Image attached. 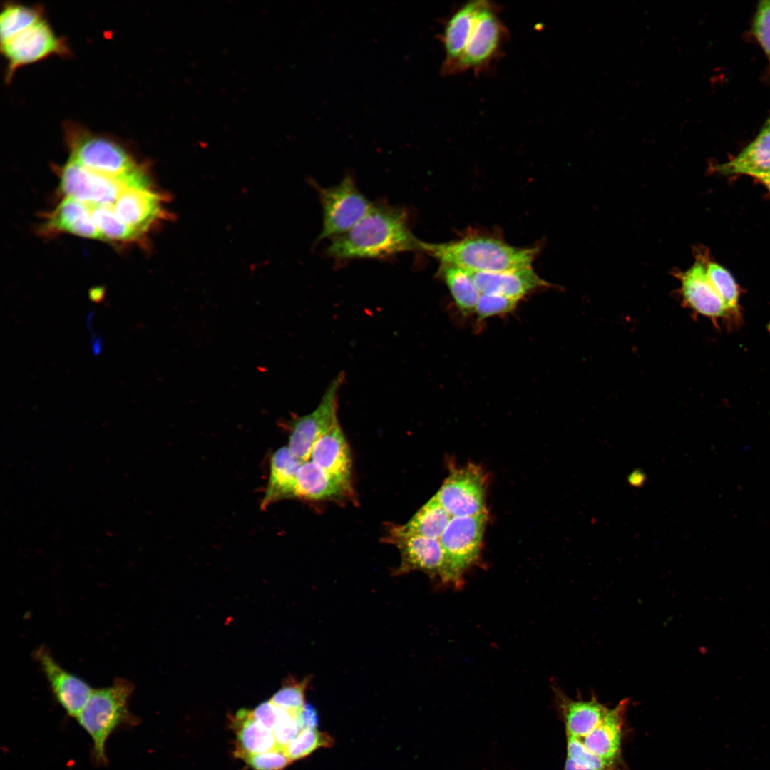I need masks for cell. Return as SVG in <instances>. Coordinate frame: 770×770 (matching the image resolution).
Returning a JSON list of instances; mask_svg holds the SVG:
<instances>
[{
	"label": "cell",
	"instance_id": "cell-11",
	"mask_svg": "<svg viewBox=\"0 0 770 770\" xmlns=\"http://www.w3.org/2000/svg\"><path fill=\"white\" fill-rule=\"evenodd\" d=\"M435 496L452 516H473L485 513V474L473 464L457 468L449 474Z\"/></svg>",
	"mask_w": 770,
	"mask_h": 770
},
{
	"label": "cell",
	"instance_id": "cell-22",
	"mask_svg": "<svg viewBox=\"0 0 770 770\" xmlns=\"http://www.w3.org/2000/svg\"><path fill=\"white\" fill-rule=\"evenodd\" d=\"M719 173L747 175L759 180L770 174V115L755 139L736 156L717 165Z\"/></svg>",
	"mask_w": 770,
	"mask_h": 770
},
{
	"label": "cell",
	"instance_id": "cell-3",
	"mask_svg": "<svg viewBox=\"0 0 770 770\" xmlns=\"http://www.w3.org/2000/svg\"><path fill=\"white\" fill-rule=\"evenodd\" d=\"M134 686L129 680L115 679L107 687L93 690L76 719L92 741L91 759L98 766L108 764V739L118 728L131 727L138 719L129 709Z\"/></svg>",
	"mask_w": 770,
	"mask_h": 770
},
{
	"label": "cell",
	"instance_id": "cell-13",
	"mask_svg": "<svg viewBox=\"0 0 770 770\" xmlns=\"http://www.w3.org/2000/svg\"><path fill=\"white\" fill-rule=\"evenodd\" d=\"M34 657L57 702L69 717L76 719L93 689L83 679L62 667L46 647L37 648Z\"/></svg>",
	"mask_w": 770,
	"mask_h": 770
},
{
	"label": "cell",
	"instance_id": "cell-29",
	"mask_svg": "<svg viewBox=\"0 0 770 770\" xmlns=\"http://www.w3.org/2000/svg\"><path fill=\"white\" fill-rule=\"evenodd\" d=\"M89 207L101 240L116 243H131L142 240L135 230L115 214L111 207Z\"/></svg>",
	"mask_w": 770,
	"mask_h": 770
},
{
	"label": "cell",
	"instance_id": "cell-20",
	"mask_svg": "<svg viewBox=\"0 0 770 770\" xmlns=\"http://www.w3.org/2000/svg\"><path fill=\"white\" fill-rule=\"evenodd\" d=\"M41 231L45 235L68 233L89 239L101 240L90 207L71 197L63 200L45 215Z\"/></svg>",
	"mask_w": 770,
	"mask_h": 770
},
{
	"label": "cell",
	"instance_id": "cell-10",
	"mask_svg": "<svg viewBox=\"0 0 770 770\" xmlns=\"http://www.w3.org/2000/svg\"><path fill=\"white\" fill-rule=\"evenodd\" d=\"M344 379V373H339L327 388L316 409L293 421L288 448L300 461L309 460L316 441L338 422V396Z\"/></svg>",
	"mask_w": 770,
	"mask_h": 770
},
{
	"label": "cell",
	"instance_id": "cell-24",
	"mask_svg": "<svg viewBox=\"0 0 770 770\" xmlns=\"http://www.w3.org/2000/svg\"><path fill=\"white\" fill-rule=\"evenodd\" d=\"M232 724L236 736L234 751L236 757L243 759L278 748L273 732L260 724L255 719L252 710L240 709Z\"/></svg>",
	"mask_w": 770,
	"mask_h": 770
},
{
	"label": "cell",
	"instance_id": "cell-23",
	"mask_svg": "<svg viewBox=\"0 0 770 770\" xmlns=\"http://www.w3.org/2000/svg\"><path fill=\"white\" fill-rule=\"evenodd\" d=\"M351 488L345 486L311 460L299 466L294 489V497L307 500H339L348 496Z\"/></svg>",
	"mask_w": 770,
	"mask_h": 770
},
{
	"label": "cell",
	"instance_id": "cell-37",
	"mask_svg": "<svg viewBox=\"0 0 770 770\" xmlns=\"http://www.w3.org/2000/svg\"><path fill=\"white\" fill-rule=\"evenodd\" d=\"M297 716V714L284 710L282 717L273 730L279 748L284 750L302 731Z\"/></svg>",
	"mask_w": 770,
	"mask_h": 770
},
{
	"label": "cell",
	"instance_id": "cell-17",
	"mask_svg": "<svg viewBox=\"0 0 770 770\" xmlns=\"http://www.w3.org/2000/svg\"><path fill=\"white\" fill-rule=\"evenodd\" d=\"M553 692L566 736L584 738L604 720L610 709L594 694L590 699H573L558 687H553Z\"/></svg>",
	"mask_w": 770,
	"mask_h": 770
},
{
	"label": "cell",
	"instance_id": "cell-8",
	"mask_svg": "<svg viewBox=\"0 0 770 770\" xmlns=\"http://www.w3.org/2000/svg\"><path fill=\"white\" fill-rule=\"evenodd\" d=\"M317 190L323 211L322 230L317 241L347 232L372 207L349 175L334 186L318 187Z\"/></svg>",
	"mask_w": 770,
	"mask_h": 770
},
{
	"label": "cell",
	"instance_id": "cell-6",
	"mask_svg": "<svg viewBox=\"0 0 770 770\" xmlns=\"http://www.w3.org/2000/svg\"><path fill=\"white\" fill-rule=\"evenodd\" d=\"M58 171L64 197L89 207H112L123 190L142 176V169L138 168L122 178H111L89 170L71 158Z\"/></svg>",
	"mask_w": 770,
	"mask_h": 770
},
{
	"label": "cell",
	"instance_id": "cell-4",
	"mask_svg": "<svg viewBox=\"0 0 770 770\" xmlns=\"http://www.w3.org/2000/svg\"><path fill=\"white\" fill-rule=\"evenodd\" d=\"M63 133L69 158L89 170L119 178L141 165L125 145L113 137L95 133L71 121L64 123Z\"/></svg>",
	"mask_w": 770,
	"mask_h": 770
},
{
	"label": "cell",
	"instance_id": "cell-2",
	"mask_svg": "<svg viewBox=\"0 0 770 770\" xmlns=\"http://www.w3.org/2000/svg\"><path fill=\"white\" fill-rule=\"evenodd\" d=\"M421 251L440 263L454 265L472 273H478L530 267L538 248L518 247L496 237L470 235L446 242H422Z\"/></svg>",
	"mask_w": 770,
	"mask_h": 770
},
{
	"label": "cell",
	"instance_id": "cell-35",
	"mask_svg": "<svg viewBox=\"0 0 770 770\" xmlns=\"http://www.w3.org/2000/svg\"><path fill=\"white\" fill-rule=\"evenodd\" d=\"M242 760L254 770H282L292 763L285 751L279 747Z\"/></svg>",
	"mask_w": 770,
	"mask_h": 770
},
{
	"label": "cell",
	"instance_id": "cell-18",
	"mask_svg": "<svg viewBox=\"0 0 770 770\" xmlns=\"http://www.w3.org/2000/svg\"><path fill=\"white\" fill-rule=\"evenodd\" d=\"M480 293L503 295L520 302L538 289L548 287L532 266L498 272L472 273Z\"/></svg>",
	"mask_w": 770,
	"mask_h": 770
},
{
	"label": "cell",
	"instance_id": "cell-5",
	"mask_svg": "<svg viewBox=\"0 0 770 770\" xmlns=\"http://www.w3.org/2000/svg\"><path fill=\"white\" fill-rule=\"evenodd\" d=\"M487 512L466 517L452 516L439 540L443 554L440 581L458 586L465 573L478 559Z\"/></svg>",
	"mask_w": 770,
	"mask_h": 770
},
{
	"label": "cell",
	"instance_id": "cell-39",
	"mask_svg": "<svg viewBox=\"0 0 770 770\" xmlns=\"http://www.w3.org/2000/svg\"><path fill=\"white\" fill-rule=\"evenodd\" d=\"M298 722L302 729H316L319 724L318 713L313 705L305 703L297 716Z\"/></svg>",
	"mask_w": 770,
	"mask_h": 770
},
{
	"label": "cell",
	"instance_id": "cell-33",
	"mask_svg": "<svg viewBox=\"0 0 770 770\" xmlns=\"http://www.w3.org/2000/svg\"><path fill=\"white\" fill-rule=\"evenodd\" d=\"M520 302L496 294L481 293L474 314L477 321L481 322L494 316L512 312Z\"/></svg>",
	"mask_w": 770,
	"mask_h": 770
},
{
	"label": "cell",
	"instance_id": "cell-7",
	"mask_svg": "<svg viewBox=\"0 0 770 770\" xmlns=\"http://www.w3.org/2000/svg\"><path fill=\"white\" fill-rule=\"evenodd\" d=\"M1 51L7 63L6 83L11 81L16 71L22 66L52 56L69 57L71 55L67 40L56 35L46 16L1 45Z\"/></svg>",
	"mask_w": 770,
	"mask_h": 770
},
{
	"label": "cell",
	"instance_id": "cell-30",
	"mask_svg": "<svg viewBox=\"0 0 770 770\" xmlns=\"http://www.w3.org/2000/svg\"><path fill=\"white\" fill-rule=\"evenodd\" d=\"M333 744V739L327 733L316 729H302L284 751L292 762L309 756L319 748L331 747Z\"/></svg>",
	"mask_w": 770,
	"mask_h": 770
},
{
	"label": "cell",
	"instance_id": "cell-42",
	"mask_svg": "<svg viewBox=\"0 0 770 770\" xmlns=\"http://www.w3.org/2000/svg\"><path fill=\"white\" fill-rule=\"evenodd\" d=\"M759 180L768 188L770 191V174L759 179Z\"/></svg>",
	"mask_w": 770,
	"mask_h": 770
},
{
	"label": "cell",
	"instance_id": "cell-32",
	"mask_svg": "<svg viewBox=\"0 0 770 770\" xmlns=\"http://www.w3.org/2000/svg\"><path fill=\"white\" fill-rule=\"evenodd\" d=\"M308 684L309 678L300 682L288 679L270 700L277 707L298 714L305 704L304 693Z\"/></svg>",
	"mask_w": 770,
	"mask_h": 770
},
{
	"label": "cell",
	"instance_id": "cell-34",
	"mask_svg": "<svg viewBox=\"0 0 770 770\" xmlns=\"http://www.w3.org/2000/svg\"><path fill=\"white\" fill-rule=\"evenodd\" d=\"M567 738V756L575 764L592 770H621L615 764L591 753L580 739Z\"/></svg>",
	"mask_w": 770,
	"mask_h": 770
},
{
	"label": "cell",
	"instance_id": "cell-12",
	"mask_svg": "<svg viewBox=\"0 0 770 770\" xmlns=\"http://www.w3.org/2000/svg\"><path fill=\"white\" fill-rule=\"evenodd\" d=\"M163 201L147 177L123 190L111 208L143 238L161 218Z\"/></svg>",
	"mask_w": 770,
	"mask_h": 770
},
{
	"label": "cell",
	"instance_id": "cell-36",
	"mask_svg": "<svg viewBox=\"0 0 770 770\" xmlns=\"http://www.w3.org/2000/svg\"><path fill=\"white\" fill-rule=\"evenodd\" d=\"M753 33L770 64V0L759 3L753 21Z\"/></svg>",
	"mask_w": 770,
	"mask_h": 770
},
{
	"label": "cell",
	"instance_id": "cell-41",
	"mask_svg": "<svg viewBox=\"0 0 770 770\" xmlns=\"http://www.w3.org/2000/svg\"><path fill=\"white\" fill-rule=\"evenodd\" d=\"M103 289L102 288L93 289L90 292V299L96 302H99L103 299Z\"/></svg>",
	"mask_w": 770,
	"mask_h": 770
},
{
	"label": "cell",
	"instance_id": "cell-31",
	"mask_svg": "<svg viewBox=\"0 0 770 770\" xmlns=\"http://www.w3.org/2000/svg\"><path fill=\"white\" fill-rule=\"evenodd\" d=\"M709 278L728 310H738L739 290L732 275L722 266L707 262Z\"/></svg>",
	"mask_w": 770,
	"mask_h": 770
},
{
	"label": "cell",
	"instance_id": "cell-21",
	"mask_svg": "<svg viewBox=\"0 0 770 770\" xmlns=\"http://www.w3.org/2000/svg\"><path fill=\"white\" fill-rule=\"evenodd\" d=\"M309 460L351 488V457L339 422L316 441Z\"/></svg>",
	"mask_w": 770,
	"mask_h": 770
},
{
	"label": "cell",
	"instance_id": "cell-19",
	"mask_svg": "<svg viewBox=\"0 0 770 770\" xmlns=\"http://www.w3.org/2000/svg\"><path fill=\"white\" fill-rule=\"evenodd\" d=\"M483 1V0L467 1L458 7L446 19L440 34L445 54L441 69L443 74H453Z\"/></svg>",
	"mask_w": 770,
	"mask_h": 770
},
{
	"label": "cell",
	"instance_id": "cell-1",
	"mask_svg": "<svg viewBox=\"0 0 770 770\" xmlns=\"http://www.w3.org/2000/svg\"><path fill=\"white\" fill-rule=\"evenodd\" d=\"M421 243L411 232L404 210L379 205L349 230L332 238L326 253L337 260L383 259L421 250Z\"/></svg>",
	"mask_w": 770,
	"mask_h": 770
},
{
	"label": "cell",
	"instance_id": "cell-9",
	"mask_svg": "<svg viewBox=\"0 0 770 770\" xmlns=\"http://www.w3.org/2000/svg\"><path fill=\"white\" fill-rule=\"evenodd\" d=\"M507 37L497 6L483 0L453 74L484 69L498 56Z\"/></svg>",
	"mask_w": 770,
	"mask_h": 770
},
{
	"label": "cell",
	"instance_id": "cell-15",
	"mask_svg": "<svg viewBox=\"0 0 770 770\" xmlns=\"http://www.w3.org/2000/svg\"><path fill=\"white\" fill-rule=\"evenodd\" d=\"M702 258L684 272H678L684 302L695 312L710 318L724 317L729 310L712 285Z\"/></svg>",
	"mask_w": 770,
	"mask_h": 770
},
{
	"label": "cell",
	"instance_id": "cell-40",
	"mask_svg": "<svg viewBox=\"0 0 770 770\" xmlns=\"http://www.w3.org/2000/svg\"><path fill=\"white\" fill-rule=\"evenodd\" d=\"M564 770H592V769L581 766L575 764L571 759H570L568 758H566L565 763V766H564Z\"/></svg>",
	"mask_w": 770,
	"mask_h": 770
},
{
	"label": "cell",
	"instance_id": "cell-27",
	"mask_svg": "<svg viewBox=\"0 0 770 770\" xmlns=\"http://www.w3.org/2000/svg\"><path fill=\"white\" fill-rule=\"evenodd\" d=\"M451 517L433 496L406 524L396 526L404 533L440 539Z\"/></svg>",
	"mask_w": 770,
	"mask_h": 770
},
{
	"label": "cell",
	"instance_id": "cell-26",
	"mask_svg": "<svg viewBox=\"0 0 770 770\" xmlns=\"http://www.w3.org/2000/svg\"><path fill=\"white\" fill-rule=\"evenodd\" d=\"M438 274L461 313L464 316L474 314L481 293L472 272L454 265L440 263Z\"/></svg>",
	"mask_w": 770,
	"mask_h": 770
},
{
	"label": "cell",
	"instance_id": "cell-38",
	"mask_svg": "<svg viewBox=\"0 0 770 770\" xmlns=\"http://www.w3.org/2000/svg\"><path fill=\"white\" fill-rule=\"evenodd\" d=\"M252 712L260 724L273 732L282 717L284 709L277 707L269 700L260 703Z\"/></svg>",
	"mask_w": 770,
	"mask_h": 770
},
{
	"label": "cell",
	"instance_id": "cell-25",
	"mask_svg": "<svg viewBox=\"0 0 770 770\" xmlns=\"http://www.w3.org/2000/svg\"><path fill=\"white\" fill-rule=\"evenodd\" d=\"M302 462L292 453L288 446H283L274 453L262 508L279 499L294 497L297 473Z\"/></svg>",
	"mask_w": 770,
	"mask_h": 770
},
{
	"label": "cell",
	"instance_id": "cell-14",
	"mask_svg": "<svg viewBox=\"0 0 770 770\" xmlns=\"http://www.w3.org/2000/svg\"><path fill=\"white\" fill-rule=\"evenodd\" d=\"M387 541L396 545L401 561L395 575L420 570L439 579L443 554L439 539H433L401 531L396 525L389 530Z\"/></svg>",
	"mask_w": 770,
	"mask_h": 770
},
{
	"label": "cell",
	"instance_id": "cell-16",
	"mask_svg": "<svg viewBox=\"0 0 770 770\" xmlns=\"http://www.w3.org/2000/svg\"><path fill=\"white\" fill-rule=\"evenodd\" d=\"M629 702L627 698L621 700L610 709L604 720L594 730L580 739L591 753L621 770L626 766L622 756V744Z\"/></svg>",
	"mask_w": 770,
	"mask_h": 770
},
{
	"label": "cell",
	"instance_id": "cell-28",
	"mask_svg": "<svg viewBox=\"0 0 770 770\" xmlns=\"http://www.w3.org/2000/svg\"><path fill=\"white\" fill-rule=\"evenodd\" d=\"M45 16L41 6L7 1L0 14L1 45L6 43Z\"/></svg>",
	"mask_w": 770,
	"mask_h": 770
}]
</instances>
